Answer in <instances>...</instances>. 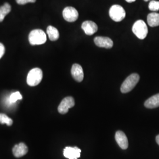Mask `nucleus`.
<instances>
[{
  "mask_svg": "<svg viewBox=\"0 0 159 159\" xmlns=\"http://www.w3.org/2000/svg\"><path fill=\"white\" fill-rule=\"evenodd\" d=\"M29 42L31 45H41L47 41L46 33L41 30H34L30 32L29 36Z\"/></svg>",
  "mask_w": 159,
  "mask_h": 159,
  "instance_id": "obj_1",
  "label": "nucleus"
},
{
  "mask_svg": "<svg viewBox=\"0 0 159 159\" xmlns=\"http://www.w3.org/2000/svg\"><path fill=\"white\" fill-rule=\"evenodd\" d=\"M63 18L68 22H74L79 17V12L77 10L73 7H66L63 11Z\"/></svg>",
  "mask_w": 159,
  "mask_h": 159,
  "instance_id": "obj_7",
  "label": "nucleus"
},
{
  "mask_svg": "<svg viewBox=\"0 0 159 159\" xmlns=\"http://www.w3.org/2000/svg\"><path fill=\"white\" fill-rule=\"evenodd\" d=\"M156 142L159 145V134L157 135L156 137Z\"/></svg>",
  "mask_w": 159,
  "mask_h": 159,
  "instance_id": "obj_23",
  "label": "nucleus"
},
{
  "mask_svg": "<svg viewBox=\"0 0 159 159\" xmlns=\"http://www.w3.org/2000/svg\"><path fill=\"white\" fill-rule=\"evenodd\" d=\"M81 150L77 147H66L64 149V156L68 159H77L80 157Z\"/></svg>",
  "mask_w": 159,
  "mask_h": 159,
  "instance_id": "obj_8",
  "label": "nucleus"
},
{
  "mask_svg": "<svg viewBox=\"0 0 159 159\" xmlns=\"http://www.w3.org/2000/svg\"><path fill=\"white\" fill-rule=\"evenodd\" d=\"M110 18L116 22L122 21L125 17V9L119 5H113L111 7L109 10Z\"/></svg>",
  "mask_w": 159,
  "mask_h": 159,
  "instance_id": "obj_5",
  "label": "nucleus"
},
{
  "mask_svg": "<svg viewBox=\"0 0 159 159\" xmlns=\"http://www.w3.org/2000/svg\"><path fill=\"white\" fill-rule=\"evenodd\" d=\"M71 73L74 79L78 82L82 81L84 79L83 70L82 67L78 64H74L73 65Z\"/></svg>",
  "mask_w": 159,
  "mask_h": 159,
  "instance_id": "obj_11",
  "label": "nucleus"
},
{
  "mask_svg": "<svg viewBox=\"0 0 159 159\" xmlns=\"http://www.w3.org/2000/svg\"><path fill=\"white\" fill-rule=\"evenodd\" d=\"M127 2H134L136 0H125Z\"/></svg>",
  "mask_w": 159,
  "mask_h": 159,
  "instance_id": "obj_24",
  "label": "nucleus"
},
{
  "mask_svg": "<svg viewBox=\"0 0 159 159\" xmlns=\"http://www.w3.org/2000/svg\"><path fill=\"white\" fill-rule=\"evenodd\" d=\"M94 43L99 47L105 48H111L113 46V42L108 37H96L94 40Z\"/></svg>",
  "mask_w": 159,
  "mask_h": 159,
  "instance_id": "obj_10",
  "label": "nucleus"
},
{
  "mask_svg": "<svg viewBox=\"0 0 159 159\" xmlns=\"http://www.w3.org/2000/svg\"><path fill=\"white\" fill-rule=\"evenodd\" d=\"M47 33L51 41H56L59 38V32L56 28L50 25L47 29Z\"/></svg>",
  "mask_w": 159,
  "mask_h": 159,
  "instance_id": "obj_16",
  "label": "nucleus"
},
{
  "mask_svg": "<svg viewBox=\"0 0 159 159\" xmlns=\"http://www.w3.org/2000/svg\"><path fill=\"white\" fill-rule=\"evenodd\" d=\"M13 121L5 114L0 113V124H6L9 126L11 125Z\"/></svg>",
  "mask_w": 159,
  "mask_h": 159,
  "instance_id": "obj_18",
  "label": "nucleus"
},
{
  "mask_svg": "<svg viewBox=\"0 0 159 159\" xmlns=\"http://www.w3.org/2000/svg\"><path fill=\"white\" fill-rule=\"evenodd\" d=\"M144 106L148 108H157L159 107V93L148 99L144 102Z\"/></svg>",
  "mask_w": 159,
  "mask_h": 159,
  "instance_id": "obj_14",
  "label": "nucleus"
},
{
  "mask_svg": "<svg viewBox=\"0 0 159 159\" xmlns=\"http://www.w3.org/2000/svg\"><path fill=\"white\" fill-rule=\"evenodd\" d=\"M115 139L121 148L125 150L129 147L127 137L126 136L125 133L122 131H117L116 133Z\"/></svg>",
  "mask_w": 159,
  "mask_h": 159,
  "instance_id": "obj_9",
  "label": "nucleus"
},
{
  "mask_svg": "<svg viewBox=\"0 0 159 159\" xmlns=\"http://www.w3.org/2000/svg\"><path fill=\"white\" fill-rule=\"evenodd\" d=\"M23 98V97L21 95L19 91H17L15 93H13L10 97V102L11 103H14L16 102L18 100H21Z\"/></svg>",
  "mask_w": 159,
  "mask_h": 159,
  "instance_id": "obj_19",
  "label": "nucleus"
},
{
  "mask_svg": "<svg viewBox=\"0 0 159 159\" xmlns=\"http://www.w3.org/2000/svg\"><path fill=\"white\" fill-rule=\"evenodd\" d=\"M75 105L74 99L72 97H67L61 102L58 107V111L60 114H64L68 113L69 108L73 107Z\"/></svg>",
  "mask_w": 159,
  "mask_h": 159,
  "instance_id": "obj_6",
  "label": "nucleus"
},
{
  "mask_svg": "<svg viewBox=\"0 0 159 159\" xmlns=\"http://www.w3.org/2000/svg\"><path fill=\"white\" fill-rule=\"evenodd\" d=\"M28 148L23 143L16 144L12 148V153L16 157H21L28 153Z\"/></svg>",
  "mask_w": 159,
  "mask_h": 159,
  "instance_id": "obj_13",
  "label": "nucleus"
},
{
  "mask_svg": "<svg viewBox=\"0 0 159 159\" xmlns=\"http://www.w3.org/2000/svg\"><path fill=\"white\" fill-rule=\"evenodd\" d=\"M5 53V47L0 43V59L4 56Z\"/></svg>",
  "mask_w": 159,
  "mask_h": 159,
  "instance_id": "obj_22",
  "label": "nucleus"
},
{
  "mask_svg": "<svg viewBox=\"0 0 159 159\" xmlns=\"http://www.w3.org/2000/svg\"><path fill=\"white\" fill-rule=\"evenodd\" d=\"M81 28L84 31L85 34L91 35L96 33L98 30V27L96 23L92 21H85L82 24Z\"/></svg>",
  "mask_w": 159,
  "mask_h": 159,
  "instance_id": "obj_12",
  "label": "nucleus"
},
{
  "mask_svg": "<svg viewBox=\"0 0 159 159\" xmlns=\"http://www.w3.org/2000/svg\"><path fill=\"white\" fill-rule=\"evenodd\" d=\"M148 23L150 27H157L159 25V14L157 12H152L148 15Z\"/></svg>",
  "mask_w": 159,
  "mask_h": 159,
  "instance_id": "obj_15",
  "label": "nucleus"
},
{
  "mask_svg": "<svg viewBox=\"0 0 159 159\" xmlns=\"http://www.w3.org/2000/svg\"><path fill=\"white\" fill-rule=\"evenodd\" d=\"M144 1H146V2H148V1L149 0H144Z\"/></svg>",
  "mask_w": 159,
  "mask_h": 159,
  "instance_id": "obj_25",
  "label": "nucleus"
},
{
  "mask_svg": "<svg viewBox=\"0 0 159 159\" xmlns=\"http://www.w3.org/2000/svg\"><path fill=\"white\" fill-rule=\"evenodd\" d=\"M140 80L139 74L136 73L131 74L124 81L121 86V92L122 93H127L131 91L138 83Z\"/></svg>",
  "mask_w": 159,
  "mask_h": 159,
  "instance_id": "obj_2",
  "label": "nucleus"
},
{
  "mask_svg": "<svg viewBox=\"0 0 159 159\" xmlns=\"http://www.w3.org/2000/svg\"><path fill=\"white\" fill-rule=\"evenodd\" d=\"M132 31L139 39H144L148 34V28L146 23L143 20H138L134 24Z\"/></svg>",
  "mask_w": 159,
  "mask_h": 159,
  "instance_id": "obj_4",
  "label": "nucleus"
},
{
  "mask_svg": "<svg viewBox=\"0 0 159 159\" xmlns=\"http://www.w3.org/2000/svg\"><path fill=\"white\" fill-rule=\"evenodd\" d=\"M11 7L8 3H5L3 6L0 7V22H2L6 16L11 11Z\"/></svg>",
  "mask_w": 159,
  "mask_h": 159,
  "instance_id": "obj_17",
  "label": "nucleus"
},
{
  "mask_svg": "<svg viewBox=\"0 0 159 159\" xmlns=\"http://www.w3.org/2000/svg\"><path fill=\"white\" fill-rule=\"evenodd\" d=\"M35 1H36V0H16L17 4H20V5H24L29 2L34 3Z\"/></svg>",
  "mask_w": 159,
  "mask_h": 159,
  "instance_id": "obj_21",
  "label": "nucleus"
},
{
  "mask_svg": "<svg viewBox=\"0 0 159 159\" xmlns=\"http://www.w3.org/2000/svg\"><path fill=\"white\" fill-rule=\"evenodd\" d=\"M43 71L40 68H33L30 71L27 75V83L30 86H36L40 84L43 79Z\"/></svg>",
  "mask_w": 159,
  "mask_h": 159,
  "instance_id": "obj_3",
  "label": "nucleus"
},
{
  "mask_svg": "<svg viewBox=\"0 0 159 159\" xmlns=\"http://www.w3.org/2000/svg\"><path fill=\"white\" fill-rule=\"evenodd\" d=\"M148 8L152 11H156L159 10V1L152 0L148 4Z\"/></svg>",
  "mask_w": 159,
  "mask_h": 159,
  "instance_id": "obj_20",
  "label": "nucleus"
}]
</instances>
